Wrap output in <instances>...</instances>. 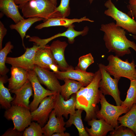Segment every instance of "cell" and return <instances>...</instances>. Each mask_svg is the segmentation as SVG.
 Instances as JSON below:
<instances>
[{
	"instance_id": "cell-27",
	"label": "cell",
	"mask_w": 136,
	"mask_h": 136,
	"mask_svg": "<svg viewBox=\"0 0 136 136\" xmlns=\"http://www.w3.org/2000/svg\"><path fill=\"white\" fill-rule=\"evenodd\" d=\"M83 110L78 109L75 113L70 115L68 120L65 122V127H70L74 125L77 128L79 136H89V134L86 131L82 119L81 115Z\"/></svg>"
},
{
	"instance_id": "cell-16",
	"label": "cell",
	"mask_w": 136,
	"mask_h": 136,
	"mask_svg": "<svg viewBox=\"0 0 136 136\" xmlns=\"http://www.w3.org/2000/svg\"><path fill=\"white\" fill-rule=\"evenodd\" d=\"M55 73L58 79L63 80L67 79L77 81L82 83L84 87L87 86L91 82L94 75L93 73L77 69L65 71H58Z\"/></svg>"
},
{
	"instance_id": "cell-23",
	"label": "cell",
	"mask_w": 136,
	"mask_h": 136,
	"mask_svg": "<svg viewBox=\"0 0 136 136\" xmlns=\"http://www.w3.org/2000/svg\"><path fill=\"white\" fill-rule=\"evenodd\" d=\"M19 8L13 0H0L1 11L7 17L10 18L16 23L24 19L20 14Z\"/></svg>"
},
{
	"instance_id": "cell-35",
	"label": "cell",
	"mask_w": 136,
	"mask_h": 136,
	"mask_svg": "<svg viewBox=\"0 0 136 136\" xmlns=\"http://www.w3.org/2000/svg\"><path fill=\"white\" fill-rule=\"evenodd\" d=\"M127 14L136 21V0H128Z\"/></svg>"
},
{
	"instance_id": "cell-14",
	"label": "cell",
	"mask_w": 136,
	"mask_h": 136,
	"mask_svg": "<svg viewBox=\"0 0 136 136\" xmlns=\"http://www.w3.org/2000/svg\"><path fill=\"white\" fill-rule=\"evenodd\" d=\"M40 83L51 91L60 93L61 85L54 72L35 65L33 70Z\"/></svg>"
},
{
	"instance_id": "cell-42",
	"label": "cell",
	"mask_w": 136,
	"mask_h": 136,
	"mask_svg": "<svg viewBox=\"0 0 136 136\" xmlns=\"http://www.w3.org/2000/svg\"><path fill=\"white\" fill-rule=\"evenodd\" d=\"M130 35L134 39L136 40V35H132L131 34H130Z\"/></svg>"
},
{
	"instance_id": "cell-40",
	"label": "cell",
	"mask_w": 136,
	"mask_h": 136,
	"mask_svg": "<svg viewBox=\"0 0 136 136\" xmlns=\"http://www.w3.org/2000/svg\"><path fill=\"white\" fill-rule=\"evenodd\" d=\"M70 134L68 132H64L54 133L52 136H70Z\"/></svg>"
},
{
	"instance_id": "cell-24",
	"label": "cell",
	"mask_w": 136,
	"mask_h": 136,
	"mask_svg": "<svg viewBox=\"0 0 136 136\" xmlns=\"http://www.w3.org/2000/svg\"><path fill=\"white\" fill-rule=\"evenodd\" d=\"M41 20L44 21V20L40 18H29L26 19H22L15 24H11L9 27L11 29L15 30L19 33L22 40L23 46L25 49L24 39L26 36V32L35 23Z\"/></svg>"
},
{
	"instance_id": "cell-9",
	"label": "cell",
	"mask_w": 136,
	"mask_h": 136,
	"mask_svg": "<svg viewBox=\"0 0 136 136\" xmlns=\"http://www.w3.org/2000/svg\"><path fill=\"white\" fill-rule=\"evenodd\" d=\"M28 79L32 85L34 92L33 98L29 105L32 112L38 107L41 101L47 96L53 95L57 92L46 89L41 85L37 76L33 70H27Z\"/></svg>"
},
{
	"instance_id": "cell-41",
	"label": "cell",
	"mask_w": 136,
	"mask_h": 136,
	"mask_svg": "<svg viewBox=\"0 0 136 136\" xmlns=\"http://www.w3.org/2000/svg\"><path fill=\"white\" fill-rule=\"evenodd\" d=\"M51 1L55 6L57 5V0H49Z\"/></svg>"
},
{
	"instance_id": "cell-19",
	"label": "cell",
	"mask_w": 136,
	"mask_h": 136,
	"mask_svg": "<svg viewBox=\"0 0 136 136\" xmlns=\"http://www.w3.org/2000/svg\"><path fill=\"white\" fill-rule=\"evenodd\" d=\"M34 62L35 65L49 70H50L49 66L50 64H54L58 66L53 56L50 46L47 45L40 46L35 54Z\"/></svg>"
},
{
	"instance_id": "cell-36",
	"label": "cell",
	"mask_w": 136,
	"mask_h": 136,
	"mask_svg": "<svg viewBox=\"0 0 136 136\" xmlns=\"http://www.w3.org/2000/svg\"><path fill=\"white\" fill-rule=\"evenodd\" d=\"M23 132H20L16 129L11 128L8 129L1 136H22Z\"/></svg>"
},
{
	"instance_id": "cell-11",
	"label": "cell",
	"mask_w": 136,
	"mask_h": 136,
	"mask_svg": "<svg viewBox=\"0 0 136 136\" xmlns=\"http://www.w3.org/2000/svg\"><path fill=\"white\" fill-rule=\"evenodd\" d=\"M40 46L35 44L30 48H26L24 53L17 57H7L6 63L12 66L22 68L27 70H33L35 64L34 59Z\"/></svg>"
},
{
	"instance_id": "cell-28",
	"label": "cell",
	"mask_w": 136,
	"mask_h": 136,
	"mask_svg": "<svg viewBox=\"0 0 136 136\" xmlns=\"http://www.w3.org/2000/svg\"><path fill=\"white\" fill-rule=\"evenodd\" d=\"M118 121L121 124L131 129L136 135V103L125 114L119 117Z\"/></svg>"
},
{
	"instance_id": "cell-43",
	"label": "cell",
	"mask_w": 136,
	"mask_h": 136,
	"mask_svg": "<svg viewBox=\"0 0 136 136\" xmlns=\"http://www.w3.org/2000/svg\"><path fill=\"white\" fill-rule=\"evenodd\" d=\"M94 0H89V2L90 4H91L93 2Z\"/></svg>"
},
{
	"instance_id": "cell-13",
	"label": "cell",
	"mask_w": 136,
	"mask_h": 136,
	"mask_svg": "<svg viewBox=\"0 0 136 136\" xmlns=\"http://www.w3.org/2000/svg\"><path fill=\"white\" fill-rule=\"evenodd\" d=\"M54 95L46 97L40 102L35 110L31 112L32 120L37 121L43 127L48 120L54 109Z\"/></svg>"
},
{
	"instance_id": "cell-21",
	"label": "cell",
	"mask_w": 136,
	"mask_h": 136,
	"mask_svg": "<svg viewBox=\"0 0 136 136\" xmlns=\"http://www.w3.org/2000/svg\"><path fill=\"white\" fill-rule=\"evenodd\" d=\"M83 21H88L90 22H94L93 20L87 18L86 16L80 19H69L66 17L56 18L47 20L43 23L37 25L35 28L37 29L54 26H63L68 28L74 23H80Z\"/></svg>"
},
{
	"instance_id": "cell-32",
	"label": "cell",
	"mask_w": 136,
	"mask_h": 136,
	"mask_svg": "<svg viewBox=\"0 0 136 136\" xmlns=\"http://www.w3.org/2000/svg\"><path fill=\"white\" fill-rule=\"evenodd\" d=\"M94 62V58L91 53L81 56L79 59L77 65L75 69L86 72L87 68Z\"/></svg>"
},
{
	"instance_id": "cell-17",
	"label": "cell",
	"mask_w": 136,
	"mask_h": 136,
	"mask_svg": "<svg viewBox=\"0 0 136 136\" xmlns=\"http://www.w3.org/2000/svg\"><path fill=\"white\" fill-rule=\"evenodd\" d=\"M10 91L15 95L14 99L11 103V105L21 106L30 110L29 100L32 95L33 89L28 79L19 89Z\"/></svg>"
},
{
	"instance_id": "cell-38",
	"label": "cell",
	"mask_w": 136,
	"mask_h": 136,
	"mask_svg": "<svg viewBox=\"0 0 136 136\" xmlns=\"http://www.w3.org/2000/svg\"><path fill=\"white\" fill-rule=\"evenodd\" d=\"M15 3L19 6H21L31 0H13Z\"/></svg>"
},
{
	"instance_id": "cell-44",
	"label": "cell",
	"mask_w": 136,
	"mask_h": 136,
	"mask_svg": "<svg viewBox=\"0 0 136 136\" xmlns=\"http://www.w3.org/2000/svg\"></svg>"
},
{
	"instance_id": "cell-26",
	"label": "cell",
	"mask_w": 136,
	"mask_h": 136,
	"mask_svg": "<svg viewBox=\"0 0 136 136\" xmlns=\"http://www.w3.org/2000/svg\"><path fill=\"white\" fill-rule=\"evenodd\" d=\"M8 81V79L6 76L0 77V104L1 107L6 110L11 106V102L14 99L11 95L9 89L6 87L4 84Z\"/></svg>"
},
{
	"instance_id": "cell-4",
	"label": "cell",
	"mask_w": 136,
	"mask_h": 136,
	"mask_svg": "<svg viewBox=\"0 0 136 136\" xmlns=\"http://www.w3.org/2000/svg\"><path fill=\"white\" fill-rule=\"evenodd\" d=\"M108 63L105 65L107 72L114 78H126L130 80L136 79V69L134 61L131 62L127 59L123 61L117 56L113 55L108 56Z\"/></svg>"
},
{
	"instance_id": "cell-18",
	"label": "cell",
	"mask_w": 136,
	"mask_h": 136,
	"mask_svg": "<svg viewBox=\"0 0 136 136\" xmlns=\"http://www.w3.org/2000/svg\"><path fill=\"white\" fill-rule=\"evenodd\" d=\"M65 122L62 116H56L54 109L50 113L47 123L42 127L43 135L52 136L54 133L64 132Z\"/></svg>"
},
{
	"instance_id": "cell-25",
	"label": "cell",
	"mask_w": 136,
	"mask_h": 136,
	"mask_svg": "<svg viewBox=\"0 0 136 136\" xmlns=\"http://www.w3.org/2000/svg\"><path fill=\"white\" fill-rule=\"evenodd\" d=\"M64 84L61 86L60 94L65 100L69 99L71 95L76 94L80 88L84 86L81 83L76 80L65 79Z\"/></svg>"
},
{
	"instance_id": "cell-10",
	"label": "cell",
	"mask_w": 136,
	"mask_h": 136,
	"mask_svg": "<svg viewBox=\"0 0 136 136\" xmlns=\"http://www.w3.org/2000/svg\"><path fill=\"white\" fill-rule=\"evenodd\" d=\"M75 25L72 24L67 28V30L62 33H58L50 38L45 39H41L37 36L30 37L29 36V41L33 42L35 44L40 46H43L53 40L60 37H65L68 39L69 44H73L75 41V38L80 35L82 36L86 35L89 30V27L87 26L85 27L81 31H77L74 29Z\"/></svg>"
},
{
	"instance_id": "cell-6",
	"label": "cell",
	"mask_w": 136,
	"mask_h": 136,
	"mask_svg": "<svg viewBox=\"0 0 136 136\" xmlns=\"http://www.w3.org/2000/svg\"><path fill=\"white\" fill-rule=\"evenodd\" d=\"M104 6L107 9L104 11V14L115 20L116 26L136 35V21L134 19L119 10L112 0H107L105 3Z\"/></svg>"
},
{
	"instance_id": "cell-8",
	"label": "cell",
	"mask_w": 136,
	"mask_h": 136,
	"mask_svg": "<svg viewBox=\"0 0 136 136\" xmlns=\"http://www.w3.org/2000/svg\"><path fill=\"white\" fill-rule=\"evenodd\" d=\"M99 69L101 74L99 88L105 95L111 96L114 99L117 105L121 106L122 101L120 97V92L118 87V83L120 78H112L106 71L105 65L100 63L98 64Z\"/></svg>"
},
{
	"instance_id": "cell-34",
	"label": "cell",
	"mask_w": 136,
	"mask_h": 136,
	"mask_svg": "<svg viewBox=\"0 0 136 136\" xmlns=\"http://www.w3.org/2000/svg\"><path fill=\"white\" fill-rule=\"evenodd\" d=\"M70 0H61L59 5L56 7L57 11L61 15L62 17H66L70 13Z\"/></svg>"
},
{
	"instance_id": "cell-7",
	"label": "cell",
	"mask_w": 136,
	"mask_h": 136,
	"mask_svg": "<svg viewBox=\"0 0 136 136\" xmlns=\"http://www.w3.org/2000/svg\"><path fill=\"white\" fill-rule=\"evenodd\" d=\"M4 117L7 120H12L14 129L23 132L30 124L32 120L31 112L29 110L17 105H12L6 110Z\"/></svg>"
},
{
	"instance_id": "cell-30",
	"label": "cell",
	"mask_w": 136,
	"mask_h": 136,
	"mask_svg": "<svg viewBox=\"0 0 136 136\" xmlns=\"http://www.w3.org/2000/svg\"><path fill=\"white\" fill-rule=\"evenodd\" d=\"M130 81V86L127 92L126 98L122 101L121 105L130 109L136 103V79Z\"/></svg>"
},
{
	"instance_id": "cell-39",
	"label": "cell",
	"mask_w": 136,
	"mask_h": 136,
	"mask_svg": "<svg viewBox=\"0 0 136 136\" xmlns=\"http://www.w3.org/2000/svg\"><path fill=\"white\" fill-rule=\"evenodd\" d=\"M50 70H51L55 73H56L59 71L58 67L57 66L54 64H51L49 66Z\"/></svg>"
},
{
	"instance_id": "cell-1",
	"label": "cell",
	"mask_w": 136,
	"mask_h": 136,
	"mask_svg": "<svg viewBox=\"0 0 136 136\" xmlns=\"http://www.w3.org/2000/svg\"><path fill=\"white\" fill-rule=\"evenodd\" d=\"M101 77L99 69L94 73L91 82L87 86L82 87L76 94V108L85 111V121L96 119V113L99 110L97 104L100 102L102 94L99 89Z\"/></svg>"
},
{
	"instance_id": "cell-31",
	"label": "cell",
	"mask_w": 136,
	"mask_h": 136,
	"mask_svg": "<svg viewBox=\"0 0 136 136\" xmlns=\"http://www.w3.org/2000/svg\"><path fill=\"white\" fill-rule=\"evenodd\" d=\"M43 134L42 127L38 123L33 122L23 131L22 136H42Z\"/></svg>"
},
{
	"instance_id": "cell-2",
	"label": "cell",
	"mask_w": 136,
	"mask_h": 136,
	"mask_svg": "<svg viewBox=\"0 0 136 136\" xmlns=\"http://www.w3.org/2000/svg\"><path fill=\"white\" fill-rule=\"evenodd\" d=\"M100 29L104 32L103 39L108 52H113L119 57L130 54V48L136 52V44L128 39L125 30L114 22L102 24Z\"/></svg>"
},
{
	"instance_id": "cell-37",
	"label": "cell",
	"mask_w": 136,
	"mask_h": 136,
	"mask_svg": "<svg viewBox=\"0 0 136 136\" xmlns=\"http://www.w3.org/2000/svg\"><path fill=\"white\" fill-rule=\"evenodd\" d=\"M7 29L5 27L2 22L0 21V50L2 49V42L3 39L7 34Z\"/></svg>"
},
{
	"instance_id": "cell-22",
	"label": "cell",
	"mask_w": 136,
	"mask_h": 136,
	"mask_svg": "<svg viewBox=\"0 0 136 136\" xmlns=\"http://www.w3.org/2000/svg\"><path fill=\"white\" fill-rule=\"evenodd\" d=\"M90 128H85L86 131L90 136H105L110 131L113 130L114 128L108 123L104 120H97L93 118L87 121Z\"/></svg>"
},
{
	"instance_id": "cell-33",
	"label": "cell",
	"mask_w": 136,
	"mask_h": 136,
	"mask_svg": "<svg viewBox=\"0 0 136 136\" xmlns=\"http://www.w3.org/2000/svg\"><path fill=\"white\" fill-rule=\"evenodd\" d=\"M111 136H135L136 134L131 129L123 126H118L110 132Z\"/></svg>"
},
{
	"instance_id": "cell-12",
	"label": "cell",
	"mask_w": 136,
	"mask_h": 136,
	"mask_svg": "<svg viewBox=\"0 0 136 136\" xmlns=\"http://www.w3.org/2000/svg\"><path fill=\"white\" fill-rule=\"evenodd\" d=\"M54 107L56 116H63L67 119L69 114L72 115L75 112L76 94H74L68 99L66 100L59 92L54 95Z\"/></svg>"
},
{
	"instance_id": "cell-20",
	"label": "cell",
	"mask_w": 136,
	"mask_h": 136,
	"mask_svg": "<svg viewBox=\"0 0 136 136\" xmlns=\"http://www.w3.org/2000/svg\"><path fill=\"white\" fill-rule=\"evenodd\" d=\"M11 76L8 79V88L10 90L17 89L28 80L27 70L21 68L12 66Z\"/></svg>"
},
{
	"instance_id": "cell-5",
	"label": "cell",
	"mask_w": 136,
	"mask_h": 136,
	"mask_svg": "<svg viewBox=\"0 0 136 136\" xmlns=\"http://www.w3.org/2000/svg\"><path fill=\"white\" fill-rule=\"evenodd\" d=\"M100 102L101 108L96 113V118L103 119L115 128L119 126L118 119L120 116L123 114H126L130 110L121 105L115 106L110 104L102 93Z\"/></svg>"
},
{
	"instance_id": "cell-3",
	"label": "cell",
	"mask_w": 136,
	"mask_h": 136,
	"mask_svg": "<svg viewBox=\"0 0 136 136\" xmlns=\"http://www.w3.org/2000/svg\"><path fill=\"white\" fill-rule=\"evenodd\" d=\"M18 6L23 16L25 18H41L45 21L51 18L62 17L57 11V7L49 0H31Z\"/></svg>"
},
{
	"instance_id": "cell-15",
	"label": "cell",
	"mask_w": 136,
	"mask_h": 136,
	"mask_svg": "<svg viewBox=\"0 0 136 136\" xmlns=\"http://www.w3.org/2000/svg\"><path fill=\"white\" fill-rule=\"evenodd\" d=\"M68 45L65 41L57 40L54 41L50 46L53 57L61 71L74 69L73 66L68 64L65 59L64 51Z\"/></svg>"
},
{
	"instance_id": "cell-29",
	"label": "cell",
	"mask_w": 136,
	"mask_h": 136,
	"mask_svg": "<svg viewBox=\"0 0 136 136\" xmlns=\"http://www.w3.org/2000/svg\"><path fill=\"white\" fill-rule=\"evenodd\" d=\"M13 46L11 42H8L5 47L0 50V74L1 76L6 75L9 70L6 67L5 63L8 54L12 52Z\"/></svg>"
}]
</instances>
